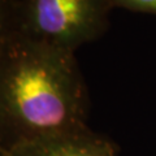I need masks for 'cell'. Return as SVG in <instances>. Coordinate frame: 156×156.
Masks as SVG:
<instances>
[{
	"label": "cell",
	"mask_w": 156,
	"mask_h": 156,
	"mask_svg": "<svg viewBox=\"0 0 156 156\" xmlns=\"http://www.w3.org/2000/svg\"><path fill=\"white\" fill-rule=\"evenodd\" d=\"M90 92L76 52L0 29V124L7 140L87 125Z\"/></svg>",
	"instance_id": "cell-1"
},
{
	"label": "cell",
	"mask_w": 156,
	"mask_h": 156,
	"mask_svg": "<svg viewBox=\"0 0 156 156\" xmlns=\"http://www.w3.org/2000/svg\"><path fill=\"white\" fill-rule=\"evenodd\" d=\"M0 156H119L109 138L89 125L34 135L3 144Z\"/></svg>",
	"instance_id": "cell-3"
},
{
	"label": "cell",
	"mask_w": 156,
	"mask_h": 156,
	"mask_svg": "<svg viewBox=\"0 0 156 156\" xmlns=\"http://www.w3.org/2000/svg\"><path fill=\"white\" fill-rule=\"evenodd\" d=\"M0 29L76 52L109 27L112 0H0Z\"/></svg>",
	"instance_id": "cell-2"
},
{
	"label": "cell",
	"mask_w": 156,
	"mask_h": 156,
	"mask_svg": "<svg viewBox=\"0 0 156 156\" xmlns=\"http://www.w3.org/2000/svg\"><path fill=\"white\" fill-rule=\"evenodd\" d=\"M115 8L156 16V0H112Z\"/></svg>",
	"instance_id": "cell-4"
}]
</instances>
